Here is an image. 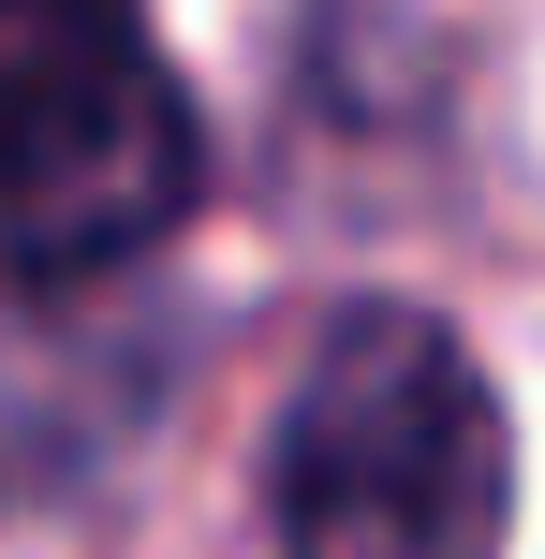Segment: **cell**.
<instances>
[{"label":"cell","instance_id":"1","mask_svg":"<svg viewBox=\"0 0 545 559\" xmlns=\"http://www.w3.org/2000/svg\"><path fill=\"white\" fill-rule=\"evenodd\" d=\"M517 442L442 309H340L265 427L281 559H501Z\"/></svg>","mask_w":545,"mask_h":559},{"label":"cell","instance_id":"2","mask_svg":"<svg viewBox=\"0 0 545 559\" xmlns=\"http://www.w3.org/2000/svg\"><path fill=\"white\" fill-rule=\"evenodd\" d=\"M206 147L133 0H0V265L104 280L192 206Z\"/></svg>","mask_w":545,"mask_h":559}]
</instances>
